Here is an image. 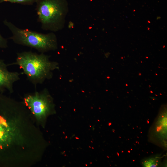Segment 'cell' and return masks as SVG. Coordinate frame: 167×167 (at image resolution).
Here are the masks:
<instances>
[{"mask_svg":"<svg viewBox=\"0 0 167 167\" xmlns=\"http://www.w3.org/2000/svg\"><path fill=\"white\" fill-rule=\"evenodd\" d=\"M3 23L12 33L9 39L16 44L33 48L40 53H44L58 49L57 37L53 32L44 34L21 28L6 19Z\"/></svg>","mask_w":167,"mask_h":167,"instance_id":"cell-2","label":"cell"},{"mask_svg":"<svg viewBox=\"0 0 167 167\" xmlns=\"http://www.w3.org/2000/svg\"><path fill=\"white\" fill-rule=\"evenodd\" d=\"M36 10L41 28L55 32L64 28L69 11L66 0H37Z\"/></svg>","mask_w":167,"mask_h":167,"instance_id":"cell-3","label":"cell"},{"mask_svg":"<svg viewBox=\"0 0 167 167\" xmlns=\"http://www.w3.org/2000/svg\"><path fill=\"white\" fill-rule=\"evenodd\" d=\"M151 152L152 153H153L152 152Z\"/></svg>","mask_w":167,"mask_h":167,"instance_id":"cell-25","label":"cell"},{"mask_svg":"<svg viewBox=\"0 0 167 167\" xmlns=\"http://www.w3.org/2000/svg\"><path fill=\"white\" fill-rule=\"evenodd\" d=\"M8 64L0 58V92H7L12 93L14 92V85L20 79L21 74L11 71L8 70Z\"/></svg>","mask_w":167,"mask_h":167,"instance_id":"cell-5","label":"cell"},{"mask_svg":"<svg viewBox=\"0 0 167 167\" xmlns=\"http://www.w3.org/2000/svg\"><path fill=\"white\" fill-rule=\"evenodd\" d=\"M133 162H134V161H135V160H133Z\"/></svg>","mask_w":167,"mask_h":167,"instance_id":"cell-19","label":"cell"},{"mask_svg":"<svg viewBox=\"0 0 167 167\" xmlns=\"http://www.w3.org/2000/svg\"><path fill=\"white\" fill-rule=\"evenodd\" d=\"M137 138H139V137H138V136H137Z\"/></svg>","mask_w":167,"mask_h":167,"instance_id":"cell-26","label":"cell"},{"mask_svg":"<svg viewBox=\"0 0 167 167\" xmlns=\"http://www.w3.org/2000/svg\"><path fill=\"white\" fill-rule=\"evenodd\" d=\"M7 64L8 66H19L27 79L35 88L51 79L53 71L59 68L58 63L51 61L49 56L44 53L38 54L31 51L17 53L15 62Z\"/></svg>","mask_w":167,"mask_h":167,"instance_id":"cell-1","label":"cell"},{"mask_svg":"<svg viewBox=\"0 0 167 167\" xmlns=\"http://www.w3.org/2000/svg\"><path fill=\"white\" fill-rule=\"evenodd\" d=\"M163 125H161L160 126H157L156 127V131L157 132L160 131L162 128Z\"/></svg>","mask_w":167,"mask_h":167,"instance_id":"cell-10","label":"cell"},{"mask_svg":"<svg viewBox=\"0 0 167 167\" xmlns=\"http://www.w3.org/2000/svg\"><path fill=\"white\" fill-rule=\"evenodd\" d=\"M8 46L7 39L3 37L0 33V48H6Z\"/></svg>","mask_w":167,"mask_h":167,"instance_id":"cell-8","label":"cell"},{"mask_svg":"<svg viewBox=\"0 0 167 167\" xmlns=\"http://www.w3.org/2000/svg\"><path fill=\"white\" fill-rule=\"evenodd\" d=\"M140 133H142V132H141H141H140Z\"/></svg>","mask_w":167,"mask_h":167,"instance_id":"cell-21","label":"cell"},{"mask_svg":"<svg viewBox=\"0 0 167 167\" xmlns=\"http://www.w3.org/2000/svg\"><path fill=\"white\" fill-rule=\"evenodd\" d=\"M74 23L72 21H70L68 24V28L69 29L72 28L74 27Z\"/></svg>","mask_w":167,"mask_h":167,"instance_id":"cell-9","label":"cell"},{"mask_svg":"<svg viewBox=\"0 0 167 167\" xmlns=\"http://www.w3.org/2000/svg\"><path fill=\"white\" fill-rule=\"evenodd\" d=\"M147 123L148 124H149V121L148 120L147 121Z\"/></svg>","mask_w":167,"mask_h":167,"instance_id":"cell-13","label":"cell"},{"mask_svg":"<svg viewBox=\"0 0 167 167\" xmlns=\"http://www.w3.org/2000/svg\"><path fill=\"white\" fill-rule=\"evenodd\" d=\"M128 152H129V153H130V152H130V151H129V150H128Z\"/></svg>","mask_w":167,"mask_h":167,"instance_id":"cell-14","label":"cell"},{"mask_svg":"<svg viewBox=\"0 0 167 167\" xmlns=\"http://www.w3.org/2000/svg\"><path fill=\"white\" fill-rule=\"evenodd\" d=\"M137 142H138V141H136V143H137Z\"/></svg>","mask_w":167,"mask_h":167,"instance_id":"cell-22","label":"cell"},{"mask_svg":"<svg viewBox=\"0 0 167 167\" xmlns=\"http://www.w3.org/2000/svg\"><path fill=\"white\" fill-rule=\"evenodd\" d=\"M137 143H138V144H139V142H138H138H137Z\"/></svg>","mask_w":167,"mask_h":167,"instance_id":"cell-20","label":"cell"},{"mask_svg":"<svg viewBox=\"0 0 167 167\" xmlns=\"http://www.w3.org/2000/svg\"><path fill=\"white\" fill-rule=\"evenodd\" d=\"M117 155H118V156H119V153L118 152H117Z\"/></svg>","mask_w":167,"mask_h":167,"instance_id":"cell-12","label":"cell"},{"mask_svg":"<svg viewBox=\"0 0 167 167\" xmlns=\"http://www.w3.org/2000/svg\"><path fill=\"white\" fill-rule=\"evenodd\" d=\"M150 167H156V165H150Z\"/></svg>","mask_w":167,"mask_h":167,"instance_id":"cell-11","label":"cell"},{"mask_svg":"<svg viewBox=\"0 0 167 167\" xmlns=\"http://www.w3.org/2000/svg\"><path fill=\"white\" fill-rule=\"evenodd\" d=\"M14 104L11 99L0 92V144L6 139L8 132L7 124L3 115L15 108Z\"/></svg>","mask_w":167,"mask_h":167,"instance_id":"cell-6","label":"cell"},{"mask_svg":"<svg viewBox=\"0 0 167 167\" xmlns=\"http://www.w3.org/2000/svg\"><path fill=\"white\" fill-rule=\"evenodd\" d=\"M37 0H0V3L8 2L24 5H31L36 3Z\"/></svg>","mask_w":167,"mask_h":167,"instance_id":"cell-7","label":"cell"},{"mask_svg":"<svg viewBox=\"0 0 167 167\" xmlns=\"http://www.w3.org/2000/svg\"><path fill=\"white\" fill-rule=\"evenodd\" d=\"M24 101L25 105L39 118L46 117L54 110L52 98L46 88L26 94Z\"/></svg>","mask_w":167,"mask_h":167,"instance_id":"cell-4","label":"cell"},{"mask_svg":"<svg viewBox=\"0 0 167 167\" xmlns=\"http://www.w3.org/2000/svg\"><path fill=\"white\" fill-rule=\"evenodd\" d=\"M158 162V161L157 160L156 161V162Z\"/></svg>","mask_w":167,"mask_h":167,"instance_id":"cell-17","label":"cell"},{"mask_svg":"<svg viewBox=\"0 0 167 167\" xmlns=\"http://www.w3.org/2000/svg\"><path fill=\"white\" fill-rule=\"evenodd\" d=\"M133 129H134V128H133Z\"/></svg>","mask_w":167,"mask_h":167,"instance_id":"cell-24","label":"cell"},{"mask_svg":"<svg viewBox=\"0 0 167 167\" xmlns=\"http://www.w3.org/2000/svg\"><path fill=\"white\" fill-rule=\"evenodd\" d=\"M121 152H122V153H123L124 152V151H121Z\"/></svg>","mask_w":167,"mask_h":167,"instance_id":"cell-15","label":"cell"},{"mask_svg":"<svg viewBox=\"0 0 167 167\" xmlns=\"http://www.w3.org/2000/svg\"><path fill=\"white\" fill-rule=\"evenodd\" d=\"M156 166H157L158 165V164H157V163H156Z\"/></svg>","mask_w":167,"mask_h":167,"instance_id":"cell-16","label":"cell"},{"mask_svg":"<svg viewBox=\"0 0 167 167\" xmlns=\"http://www.w3.org/2000/svg\"><path fill=\"white\" fill-rule=\"evenodd\" d=\"M131 150H132V148H131Z\"/></svg>","mask_w":167,"mask_h":167,"instance_id":"cell-23","label":"cell"},{"mask_svg":"<svg viewBox=\"0 0 167 167\" xmlns=\"http://www.w3.org/2000/svg\"><path fill=\"white\" fill-rule=\"evenodd\" d=\"M119 138H120V139H121V137H120V136H119Z\"/></svg>","mask_w":167,"mask_h":167,"instance_id":"cell-18","label":"cell"},{"mask_svg":"<svg viewBox=\"0 0 167 167\" xmlns=\"http://www.w3.org/2000/svg\"><path fill=\"white\" fill-rule=\"evenodd\" d=\"M137 127H138V126H137Z\"/></svg>","mask_w":167,"mask_h":167,"instance_id":"cell-27","label":"cell"}]
</instances>
